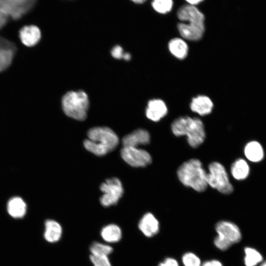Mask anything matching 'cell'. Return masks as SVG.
I'll use <instances>...</instances> for the list:
<instances>
[{
    "label": "cell",
    "instance_id": "11",
    "mask_svg": "<svg viewBox=\"0 0 266 266\" xmlns=\"http://www.w3.org/2000/svg\"><path fill=\"white\" fill-rule=\"evenodd\" d=\"M138 228L146 237H151L157 234L159 231V222L151 213H145L140 220Z\"/></svg>",
    "mask_w": 266,
    "mask_h": 266
},
{
    "label": "cell",
    "instance_id": "24",
    "mask_svg": "<svg viewBox=\"0 0 266 266\" xmlns=\"http://www.w3.org/2000/svg\"><path fill=\"white\" fill-rule=\"evenodd\" d=\"M153 9L161 14L170 12L172 8V0H153L151 3Z\"/></svg>",
    "mask_w": 266,
    "mask_h": 266
},
{
    "label": "cell",
    "instance_id": "23",
    "mask_svg": "<svg viewBox=\"0 0 266 266\" xmlns=\"http://www.w3.org/2000/svg\"><path fill=\"white\" fill-rule=\"evenodd\" d=\"M113 251V249L110 245L97 241L93 242L90 246L91 255L108 256Z\"/></svg>",
    "mask_w": 266,
    "mask_h": 266
},
{
    "label": "cell",
    "instance_id": "9",
    "mask_svg": "<svg viewBox=\"0 0 266 266\" xmlns=\"http://www.w3.org/2000/svg\"><path fill=\"white\" fill-rule=\"evenodd\" d=\"M121 156L126 163L135 167H145L152 162L150 154L137 147L124 146L121 150Z\"/></svg>",
    "mask_w": 266,
    "mask_h": 266
},
{
    "label": "cell",
    "instance_id": "30",
    "mask_svg": "<svg viewBox=\"0 0 266 266\" xmlns=\"http://www.w3.org/2000/svg\"><path fill=\"white\" fill-rule=\"evenodd\" d=\"M190 5H194L199 4L203 0H185Z\"/></svg>",
    "mask_w": 266,
    "mask_h": 266
},
{
    "label": "cell",
    "instance_id": "33",
    "mask_svg": "<svg viewBox=\"0 0 266 266\" xmlns=\"http://www.w3.org/2000/svg\"><path fill=\"white\" fill-rule=\"evenodd\" d=\"M259 266H266V261L263 262Z\"/></svg>",
    "mask_w": 266,
    "mask_h": 266
},
{
    "label": "cell",
    "instance_id": "32",
    "mask_svg": "<svg viewBox=\"0 0 266 266\" xmlns=\"http://www.w3.org/2000/svg\"><path fill=\"white\" fill-rule=\"evenodd\" d=\"M132 1H133L134 3L140 4L144 2H145L146 0H131Z\"/></svg>",
    "mask_w": 266,
    "mask_h": 266
},
{
    "label": "cell",
    "instance_id": "13",
    "mask_svg": "<svg viewBox=\"0 0 266 266\" xmlns=\"http://www.w3.org/2000/svg\"><path fill=\"white\" fill-rule=\"evenodd\" d=\"M150 141V134L144 129H137L125 136L122 140L124 146L137 147L147 144Z\"/></svg>",
    "mask_w": 266,
    "mask_h": 266
},
{
    "label": "cell",
    "instance_id": "15",
    "mask_svg": "<svg viewBox=\"0 0 266 266\" xmlns=\"http://www.w3.org/2000/svg\"><path fill=\"white\" fill-rule=\"evenodd\" d=\"M213 107V104L210 99L203 95L194 98L190 103L191 109L201 116L209 114Z\"/></svg>",
    "mask_w": 266,
    "mask_h": 266
},
{
    "label": "cell",
    "instance_id": "21",
    "mask_svg": "<svg viewBox=\"0 0 266 266\" xmlns=\"http://www.w3.org/2000/svg\"><path fill=\"white\" fill-rule=\"evenodd\" d=\"M250 168L246 161L243 159L236 160L232 165L231 172L233 177L237 180L246 179L249 175Z\"/></svg>",
    "mask_w": 266,
    "mask_h": 266
},
{
    "label": "cell",
    "instance_id": "17",
    "mask_svg": "<svg viewBox=\"0 0 266 266\" xmlns=\"http://www.w3.org/2000/svg\"><path fill=\"white\" fill-rule=\"evenodd\" d=\"M100 234L102 239L109 243L118 242L122 237L121 229L114 224L104 226L100 231Z\"/></svg>",
    "mask_w": 266,
    "mask_h": 266
},
{
    "label": "cell",
    "instance_id": "20",
    "mask_svg": "<svg viewBox=\"0 0 266 266\" xmlns=\"http://www.w3.org/2000/svg\"><path fill=\"white\" fill-rule=\"evenodd\" d=\"M168 46L170 52L178 59L182 60L187 56L188 46L182 38H172L169 41Z\"/></svg>",
    "mask_w": 266,
    "mask_h": 266
},
{
    "label": "cell",
    "instance_id": "12",
    "mask_svg": "<svg viewBox=\"0 0 266 266\" xmlns=\"http://www.w3.org/2000/svg\"><path fill=\"white\" fill-rule=\"evenodd\" d=\"M41 35L39 28L35 25L25 26L19 31V37L21 42L28 47H32L37 44Z\"/></svg>",
    "mask_w": 266,
    "mask_h": 266
},
{
    "label": "cell",
    "instance_id": "14",
    "mask_svg": "<svg viewBox=\"0 0 266 266\" xmlns=\"http://www.w3.org/2000/svg\"><path fill=\"white\" fill-rule=\"evenodd\" d=\"M167 112V108L163 100L153 99L149 101L146 109V115L149 119L158 122L165 117Z\"/></svg>",
    "mask_w": 266,
    "mask_h": 266
},
{
    "label": "cell",
    "instance_id": "27",
    "mask_svg": "<svg viewBox=\"0 0 266 266\" xmlns=\"http://www.w3.org/2000/svg\"><path fill=\"white\" fill-rule=\"evenodd\" d=\"M111 53L112 57L117 59H123L125 55L123 48L119 45L114 46L112 48Z\"/></svg>",
    "mask_w": 266,
    "mask_h": 266
},
{
    "label": "cell",
    "instance_id": "18",
    "mask_svg": "<svg viewBox=\"0 0 266 266\" xmlns=\"http://www.w3.org/2000/svg\"><path fill=\"white\" fill-rule=\"evenodd\" d=\"M244 153L246 158L251 162L256 163L262 160L264 151L261 144L257 141H251L246 144Z\"/></svg>",
    "mask_w": 266,
    "mask_h": 266
},
{
    "label": "cell",
    "instance_id": "26",
    "mask_svg": "<svg viewBox=\"0 0 266 266\" xmlns=\"http://www.w3.org/2000/svg\"><path fill=\"white\" fill-rule=\"evenodd\" d=\"M90 260L94 266H112L107 256L91 254Z\"/></svg>",
    "mask_w": 266,
    "mask_h": 266
},
{
    "label": "cell",
    "instance_id": "19",
    "mask_svg": "<svg viewBox=\"0 0 266 266\" xmlns=\"http://www.w3.org/2000/svg\"><path fill=\"white\" fill-rule=\"evenodd\" d=\"M7 212L14 218H23L27 211V205L20 197L11 198L7 203Z\"/></svg>",
    "mask_w": 266,
    "mask_h": 266
},
{
    "label": "cell",
    "instance_id": "4",
    "mask_svg": "<svg viewBox=\"0 0 266 266\" xmlns=\"http://www.w3.org/2000/svg\"><path fill=\"white\" fill-rule=\"evenodd\" d=\"M206 174L201 162L197 159L185 162L177 170V177L180 182L198 192L204 191L207 187Z\"/></svg>",
    "mask_w": 266,
    "mask_h": 266
},
{
    "label": "cell",
    "instance_id": "7",
    "mask_svg": "<svg viewBox=\"0 0 266 266\" xmlns=\"http://www.w3.org/2000/svg\"><path fill=\"white\" fill-rule=\"evenodd\" d=\"M206 174L207 185L220 193L228 195L233 191L229 176L224 166L217 162L211 163Z\"/></svg>",
    "mask_w": 266,
    "mask_h": 266
},
{
    "label": "cell",
    "instance_id": "10",
    "mask_svg": "<svg viewBox=\"0 0 266 266\" xmlns=\"http://www.w3.org/2000/svg\"><path fill=\"white\" fill-rule=\"evenodd\" d=\"M16 51V47L14 43L0 37V72L11 65Z\"/></svg>",
    "mask_w": 266,
    "mask_h": 266
},
{
    "label": "cell",
    "instance_id": "25",
    "mask_svg": "<svg viewBox=\"0 0 266 266\" xmlns=\"http://www.w3.org/2000/svg\"><path fill=\"white\" fill-rule=\"evenodd\" d=\"M184 266H201L199 257L192 252L185 253L182 258Z\"/></svg>",
    "mask_w": 266,
    "mask_h": 266
},
{
    "label": "cell",
    "instance_id": "3",
    "mask_svg": "<svg viewBox=\"0 0 266 266\" xmlns=\"http://www.w3.org/2000/svg\"><path fill=\"white\" fill-rule=\"evenodd\" d=\"M171 130L176 136H186L188 143L193 148L200 146L205 138L204 125L198 118L180 117L172 123Z\"/></svg>",
    "mask_w": 266,
    "mask_h": 266
},
{
    "label": "cell",
    "instance_id": "31",
    "mask_svg": "<svg viewBox=\"0 0 266 266\" xmlns=\"http://www.w3.org/2000/svg\"><path fill=\"white\" fill-rule=\"evenodd\" d=\"M131 58V55L129 53H125L124 57V59L126 61H129Z\"/></svg>",
    "mask_w": 266,
    "mask_h": 266
},
{
    "label": "cell",
    "instance_id": "16",
    "mask_svg": "<svg viewBox=\"0 0 266 266\" xmlns=\"http://www.w3.org/2000/svg\"><path fill=\"white\" fill-rule=\"evenodd\" d=\"M44 239L48 242L55 243L60 240L63 233L61 225L54 220L48 219L45 222Z\"/></svg>",
    "mask_w": 266,
    "mask_h": 266
},
{
    "label": "cell",
    "instance_id": "28",
    "mask_svg": "<svg viewBox=\"0 0 266 266\" xmlns=\"http://www.w3.org/2000/svg\"><path fill=\"white\" fill-rule=\"evenodd\" d=\"M158 266H179V265L175 259L172 258H167L160 263Z\"/></svg>",
    "mask_w": 266,
    "mask_h": 266
},
{
    "label": "cell",
    "instance_id": "8",
    "mask_svg": "<svg viewBox=\"0 0 266 266\" xmlns=\"http://www.w3.org/2000/svg\"><path fill=\"white\" fill-rule=\"evenodd\" d=\"M100 190L103 194L100 198V202L104 207H108L117 203L123 195L122 184L117 177L107 179L101 183Z\"/></svg>",
    "mask_w": 266,
    "mask_h": 266
},
{
    "label": "cell",
    "instance_id": "5",
    "mask_svg": "<svg viewBox=\"0 0 266 266\" xmlns=\"http://www.w3.org/2000/svg\"><path fill=\"white\" fill-rule=\"evenodd\" d=\"M65 114L72 119L83 121L87 117L89 101L87 94L83 91L66 93L62 100Z\"/></svg>",
    "mask_w": 266,
    "mask_h": 266
},
{
    "label": "cell",
    "instance_id": "29",
    "mask_svg": "<svg viewBox=\"0 0 266 266\" xmlns=\"http://www.w3.org/2000/svg\"><path fill=\"white\" fill-rule=\"evenodd\" d=\"M201 266H223L221 262L217 260H212L205 262Z\"/></svg>",
    "mask_w": 266,
    "mask_h": 266
},
{
    "label": "cell",
    "instance_id": "2",
    "mask_svg": "<svg viewBox=\"0 0 266 266\" xmlns=\"http://www.w3.org/2000/svg\"><path fill=\"white\" fill-rule=\"evenodd\" d=\"M83 144L86 150L97 156H103L113 150L119 143L116 133L107 127H96L87 133Z\"/></svg>",
    "mask_w": 266,
    "mask_h": 266
},
{
    "label": "cell",
    "instance_id": "1",
    "mask_svg": "<svg viewBox=\"0 0 266 266\" xmlns=\"http://www.w3.org/2000/svg\"><path fill=\"white\" fill-rule=\"evenodd\" d=\"M177 14L180 21L187 22H181L177 25L181 36L189 40H200L205 30L203 14L195 6L189 4L181 6Z\"/></svg>",
    "mask_w": 266,
    "mask_h": 266
},
{
    "label": "cell",
    "instance_id": "22",
    "mask_svg": "<svg viewBox=\"0 0 266 266\" xmlns=\"http://www.w3.org/2000/svg\"><path fill=\"white\" fill-rule=\"evenodd\" d=\"M244 252V263L246 266H256L263 260L260 253L253 248L246 247Z\"/></svg>",
    "mask_w": 266,
    "mask_h": 266
},
{
    "label": "cell",
    "instance_id": "6",
    "mask_svg": "<svg viewBox=\"0 0 266 266\" xmlns=\"http://www.w3.org/2000/svg\"><path fill=\"white\" fill-rule=\"evenodd\" d=\"M215 231L218 235L214 239V244L220 250L225 251L241 240L239 228L232 222H218L215 226Z\"/></svg>",
    "mask_w": 266,
    "mask_h": 266
}]
</instances>
